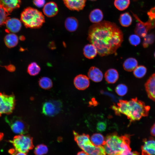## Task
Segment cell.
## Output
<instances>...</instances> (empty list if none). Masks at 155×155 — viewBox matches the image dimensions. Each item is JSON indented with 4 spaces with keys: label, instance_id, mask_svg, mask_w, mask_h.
Listing matches in <instances>:
<instances>
[{
    "label": "cell",
    "instance_id": "6da1fadb",
    "mask_svg": "<svg viewBox=\"0 0 155 155\" xmlns=\"http://www.w3.org/2000/svg\"><path fill=\"white\" fill-rule=\"evenodd\" d=\"M88 39L96 47L98 54L103 56L116 53L123 41V35L115 23L103 21L90 26Z\"/></svg>",
    "mask_w": 155,
    "mask_h": 155
},
{
    "label": "cell",
    "instance_id": "7a4b0ae2",
    "mask_svg": "<svg viewBox=\"0 0 155 155\" xmlns=\"http://www.w3.org/2000/svg\"><path fill=\"white\" fill-rule=\"evenodd\" d=\"M112 108L116 115L122 114L125 115L131 122L148 116L150 109L149 106L137 98L129 101L120 100L117 106L113 105Z\"/></svg>",
    "mask_w": 155,
    "mask_h": 155
},
{
    "label": "cell",
    "instance_id": "3957f363",
    "mask_svg": "<svg viewBox=\"0 0 155 155\" xmlns=\"http://www.w3.org/2000/svg\"><path fill=\"white\" fill-rule=\"evenodd\" d=\"M130 135L119 136L116 132L109 134L105 138L106 144L103 146L108 155L121 154L130 151Z\"/></svg>",
    "mask_w": 155,
    "mask_h": 155
},
{
    "label": "cell",
    "instance_id": "277c9868",
    "mask_svg": "<svg viewBox=\"0 0 155 155\" xmlns=\"http://www.w3.org/2000/svg\"><path fill=\"white\" fill-rule=\"evenodd\" d=\"M20 19L26 28H40L45 22L44 16L41 12L30 7H27L22 12Z\"/></svg>",
    "mask_w": 155,
    "mask_h": 155
},
{
    "label": "cell",
    "instance_id": "5b68a950",
    "mask_svg": "<svg viewBox=\"0 0 155 155\" xmlns=\"http://www.w3.org/2000/svg\"><path fill=\"white\" fill-rule=\"evenodd\" d=\"M73 134L74 140L79 147L89 155H106L104 146L94 145L88 135L84 133L80 135L74 131Z\"/></svg>",
    "mask_w": 155,
    "mask_h": 155
},
{
    "label": "cell",
    "instance_id": "8992f818",
    "mask_svg": "<svg viewBox=\"0 0 155 155\" xmlns=\"http://www.w3.org/2000/svg\"><path fill=\"white\" fill-rule=\"evenodd\" d=\"M9 141L12 144L17 152L26 153L34 147L32 138L29 135H19Z\"/></svg>",
    "mask_w": 155,
    "mask_h": 155
},
{
    "label": "cell",
    "instance_id": "52a82bcc",
    "mask_svg": "<svg viewBox=\"0 0 155 155\" xmlns=\"http://www.w3.org/2000/svg\"><path fill=\"white\" fill-rule=\"evenodd\" d=\"M15 105L14 94L8 95L0 92V117L3 114L9 115L12 113Z\"/></svg>",
    "mask_w": 155,
    "mask_h": 155
},
{
    "label": "cell",
    "instance_id": "ba28073f",
    "mask_svg": "<svg viewBox=\"0 0 155 155\" xmlns=\"http://www.w3.org/2000/svg\"><path fill=\"white\" fill-rule=\"evenodd\" d=\"M5 120L15 133L20 135L28 132L29 126L21 118L14 116L10 119L6 117Z\"/></svg>",
    "mask_w": 155,
    "mask_h": 155
},
{
    "label": "cell",
    "instance_id": "9c48e42d",
    "mask_svg": "<svg viewBox=\"0 0 155 155\" xmlns=\"http://www.w3.org/2000/svg\"><path fill=\"white\" fill-rule=\"evenodd\" d=\"M62 104L59 100H50L45 102L42 107V113L49 116H53L57 114L61 110Z\"/></svg>",
    "mask_w": 155,
    "mask_h": 155
},
{
    "label": "cell",
    "instance_id": "30bf717a",
    "mask_svg": "<svg viewBox=\"0 0 155 155\" xmlns=\"http://www.w3.org/2000/svg\"><path fill=\"white\" fill-rule=\"evenodd\" d=\"M141 149L142 155H155V140L145 139Z\"/></svg>",
    "mask_w": 155,
    "mask_h": 155
},
{
    "label": "cell",
    "instance_id": "8fae6325",
    "mask_svg": "<svg viewBox=\"0 0 155 155\" xmlns=\"http://www.w3.org/2000/svg\"><path fill=\"white\" fill-rule=\"evenodd\" d=\"M21 0H0V7L10 13L13 10L19 8Z\"/></svg>",
    "mask_w": 155,
    "mask_h": 155
},
{
    "label": "cell",
    "instance_id": "7c38bea8",
    "mask_svg": "<svg viewBox=\"0 0 155 155\" xmlns=\"http://www.w3.org/2000/svg\"><path fill=\"white\" fill-rule=\"evenodd\" d=\"M73 83L75 87L79 90H84L88 88L90 84L89 78L86 75L80 74L74 79Z\"/></svg>",
    "mask_w": 155,
    "mask_h": 155
},
{
    "label": "cell",
    "instance_id": "4fadbf2b",
    "mask_svg": "<svg viewBox=\"0 0 155 155\" xmlns=\"http://www.w3.org/2000/svg\"><path fill=\"white\" fill-rule=\"evenodd\" d=\"M21 21L16 18H9L7 20L5 24L8 32L15 33L18 32L22 27Z\"/></svg>",
    "mask_w": 155,
    "mask_h": 155
},
{
    "label": "cell",
    "instance_id": "5bb4252c",
    "mask_svg": "<svg viewBox=\"0 0 155 155\" xmlns=\"http://www.w3.org/2000/svg\"><path fill=\"white\" fill-rule=\"evenodd\" d=\"M145 86L148 97L155 101V73L149 78Z\"/></svg>",
    "mask_w": 155,
    "mask_h": 155
},
{
    "label": "cell",
    "instance_id": "9a60e30c",
    "mask_svg": "<svg viewBox=\"0 0 155 155\" xmlns=\"http://www.w3.org/2000/svg\"><path fill=\"white\" fill-rule=\"evenodd\" d=\"M66 6L72 10L80 11L83 9L86 0H63Z\"/></svg>",
    "mask_w": 155,
    "mask_h": 155
},
{
    "label": "cell",
    "instance_id": "2e32d148",
    "mask_svg": "<svg viewBox=\"0 0 155 155\" xmlns=\"http://www.w3.org/2000/svg\"><path fill=\"white\" fill-rule=\"evenodd\" d=\"M43 7V13L48 17L54 16L58 13V7L56 4L53 2H49L45 4Z\"/></svg>",
    "mask_w": 155,
    "mask_h": 155
},
{
    "label": "cell",
    "instance_id": "e0dca14e",
    "mask_svg": "<svg viewBox=\"0 0 155 155\" xmlns=\"http://www.w3.org/2000/svg\"><path fill=\"white\" fill-rule=\"evenodd\" d=\"M88 75L89 79L96 82L101 81L103 78V74L101 71L94 66H92L90 68Z\"/></svg>",
    "mask_w": 155,
    "mask_h": 155
},
{
    "label": "cell",
    "instance_id": "ac0fdd59",
    "mask_svg": "<svg viewBox=\"0 0 155 155\" xmlns=\"http://www.w3.org/2000/svg\"><path fill=\"white\" fill-rule=\"evenodd\" d=\"M83 51L85 57L90 59L94 58L98 53L96 47L91 43L86 45L84 48Z\"/></svg>",
    "mask_w": 155,
    "mask_h": 155
},
{
    "label": "cell",
    "instance_id": "d6986e66",
    "mask_svg": "<svg viewBox=\"0 0 155 155\" xmlns=\"http://www.w3.org/2000/svg\"><path fill=\"white\" fill-rule=\"evenodd\" d=\"M119 76V74L117 71L113 68L108 69L104 74L105 80L109 84H114L118 80Z\"/></svg>",
    "mask_w": 155,
    "mask_h": 155
},
{
    "label": "cell",
    "instance_id": "ffe728a7",
    "mask_svg": "<svg viewBox=\"0 0 155 155\" xmlns=\"http://www.w3.org/2000/svg\"><path fill=\"white\" fill-rule=\"evenodd\" d=\"M103 18V13L102 11L98 9L93 10L89 15V19L92 23L97 24L102 21Z\"/></svg>",
    "mask_w": 155,
    "mask_h": 155
},
{
    "label": "cell",
    "instance_id": "44dd1931",
    "mask_svg": "<svg viewBox=\"0 0 155 155\" xmlns=\"http://www.w3.org/2000/svg\"><path fill=\"white\" fill-rule=\"evenodd\" d=\"M77 20L75 17L67 18L65 20V26L66 29L70 32H73L77 29L78 23Z\"/></svg>",
    "mask_w": 155,
    "mask_h": 155
},
{
    "label": "cell",
    "instance_id": "7402d4cb",
    "mask_svg": "<svg viewBox=\"0 0 155 155\" xmlns=\"http://www.w3.org/2000/svg\"><path fill=\"white\" fill-rule=\"evenodd\" d=\"M4 41L6 45L9 48L13 47L17 45L18 41V36L14 33L8 34L5 36Z\"/></svg>",
    "mask_w": 155,
    "mask_h": 155
},
{
    "label": "cell",
    "instance_id": "603a6c76",
    "mask_svg": "<svg viewBox=\"0 0 155 155\" xmlns=\"http://www.w3.org/2000/svg\"><path fill=\"white\" fill-rule=\"evenodd\" d=\"M138 63L135 58L131 57L127 59L124 61L123 67L124 69L128 71H131L137 66Z\"/></svg>",
    "mask_w": 155,
    "mask_h": 155
},
{
    "label": "cell",
    "instance_id": "cb8c5ba5",
    "mask_svg": "<svg viewBox=\"0 0 155 155\" xmlns=\"http://www.w3.org/2000/svg\"><path fill=\"white\" fill-rule=\"evenodd\" d=\"M90 138L92 142L96 146H103L106 144L105 139L100 133H94Z\"/></svg>",
    "mask_w": 155,
    "mask_h": 155
},
{
    "label": "cell",
    "instance_id": "d4e9b609",
    "mask_svg": "<svg viewBox=\"0 0 155 155\" xmlns=\"http://www.w3.org/2000/svg\"><path fill=\"white\" fill-rule=\"evenodd\" d=\"M136 18L138 20L139 22L136 25L135 32L136 34L142 37H145L146 35L148 30L143 24L142 21L140 20L138 18L135 16Z\"/></svg>",
    "mask_w": 155,
    "mask_h": 155
},
{
    "label": "cell",
    "instance_id": "484cf974",
    "mask_svg": "<svg viewBox=\"0 0 155 155\" xmlns=\"http://www.w3.org/2000/svg\"><path fill=\"white\" fill-rule=\"evenodd\" d=\"M119 22L122 26L127 27L131 24L132 22V18L128 13L125 12L120 15L119 18Z\"/></svg>",
    "mask_w": 155,
    "mask_h": 155
},
{
    "label": "cell",
    "instance_id": "4316f807",
    "mask_svg": "<svg viewBox=\"0 0 155 155\" xmlns=\"http://www.w3.org/2000/svg\"><path fill=\"white\" fill-rule=\"evenodd\" d=\"M40 87L44 89H48L53 86V82L51 79L48 77H44L40 78L38 81Z\"/></svg>",
    "mask_w": 155,
    "mask_h": 155
},
{
    "label": "cell",
    "instance_id": "83f0119b",
    "mask_svg": "<svg viewBox=\"0 0 155 155\" xmlns=\"http://www.w3.org/2000/svg\"><path fill=\"white\" fill-rule=\"evenodd\" d=\"M27 71L30 75L35 76L40 72V68L36 63L32 62L28 65Z\"/></svg>",
    "mask_w": 155,
    "mask_h": 155
},
{
    "label": "cell",
    "instance_id": "f1b7e54d",
    "mask_svg": "<svg viewBox=\"0 0 155 155\" xmlns=\"http://www.w3.org/2000/svg\"><path fill=\"white\" fill-rule=\"evenodd\" d=\"M130 3V0H115L114 1V6L120 11H123L127 9Z\"/></svg>",
    "mask_w": 155,
    "mask_h": 155
},
{
    "label": "cell",
    "instance_id": "f546056e",
    "mask_svg": "<svg viewBox=\"0 0 155 155\" xmlns=\"http://www.w3.org/2000/svg\"><path fill=\"white\" fill-rule=\"evenodd\" d=\"M48 149L46 145L41 144L37 145L35 148L34 153L35 155H43L47 153Z\"/></svg>",
    "mask_w": 155,
    "mask_h": 155
},
{
    "label": "cell",
    "instance_id": "4dcf8cb0",
    "mask_svg": "<svg viewBox=\"0 0 155 155\" xmlns=\"http://www.w3.org/2000/svg\"><path fill=\"white\" fill-rule=\"evenodd\" d=\"M146 69L143 66H137L133 71L134 76L137 78H141L144 77L146 72Z\"/></svg>",
    "mask_w": 155,
    "mask_h": 155
},
{
    "label": "cell",
    "instance_id": "1f68e13d",
    "mask_svg": "<svg viewBox=\"0 0 155 155\" xmlns=\"http://www.w3.org/2000/svg\"><path fill=\"white\" fill-rule=\"evenodd\" d=\"M115 91L119 96H123L125 95L127 91V86L124 84H120L116 87Z\"/></svg>",
    "mask_w": 155,
    "mask_h": 155
},
{
    "label": "cell",
    "instance_id": "d6a6232c",
    "mask_svg": "<svg viewBox=\"0 0 155 155\" xmlns=\"http://www.w3.org/2000/svg\"><path fill=\"white\" fill-rule=\"evenodd\" d=\"M9 13L0 7V26L5 24L7 20L9 18Z\"/></svg>",
    "mask_w": 155,
    "mask_h": 155
},
{
    "label": "cell",
    "instance_id": "836d02e7",
    "mask_svg": "<svg viewBox=\"0 0 155 155\" xmlns=\"http://www.w3.org/2000/svg\"><path fill=\"white\" fill-rule=\"evenodd\" d=\"M129 40L131 44L135 46L138 45L140 42V36L136 34L131 35L129 37Z\"/></svg>",
    "mask_w": 155,
    "mask_h": 155
},
{
    "label": "cell",
    "instance_id": "e575fe53",
    "mask_svg": "<svg viewBox=\"0 0 155 155\" xmlns=\"http://www.w3.org/2000/svg\"><path fill=\"white\" fill-rule=\"evenodd\" d=\"M107 127V123L105 121H99L96 125V129L97 130L101 132L105 131Z\"/></svg>",
    "mask_w": 155,
    "mask_h": 155
},
{
    "label": "cell",
    "instance_id": "d590c367",
    "mask_svg": "<svg viewBox=\"0 0 155 155\" xmlns=\"http://www.w3.org/2000/svg\"><path fill=\"white\" fill-rule=\"evenodd\" d=\"M154 36L153 35L150 34L146 36L144 39L143 43V46L145 47H147L149 44L152 43L154 41Z\"/></svg>",
    "mask_w": 155,
    "mask_h": 155
},
{
    "label": "cell",
    "instance_id": "8d00e7d4",
    "mask_svg": "<svg viewBox=\"0 0 155 155\" xmlns=\"http://www.w3.org/2000/svg\"><path fill=\"white\" fill-rule=\"evenodd\" d=\"M45 0H34L33 3L37 7H41L45 5Z\"/></svg>",
    "mask_w": 155,
    "mask_h": 155
},
{
    "label": "cell",
    "instance_id": "74e56055",
    "mask_svg": "<svg viewBox=\"0 0 155 155\" xmlns=\"http://www.w3.org/2000/svg\"><path fill=\"white\" fill-rule=\"evenodd\" d=\"M119 154L120 155H140L139 153L137 152H131V151Z\"/></svg>",
    "mask_w": 155,
    "mask_h": 155
},
{
    "label": "cell",
    "instance_id": "f35d334b",
    "mask_svg": "<svg viewBox=\"0 0 155 155\" xmlns=\"http://www.w3.org/2000/svg\"><path fill=\"white\" fill-rule=\"evenodd\" d=\"M150 133L152 135L155 136V123L153 125L151 128Z\"/></svg>",
    "mask_w": 155,
    "mask_h": 155
},
{
    "label": "cell",
    "instance_id": "ab89813d",
    "mask_svg": "<svg viewBox=\"0 0 155 155\" xmlns=\"http://www.w3.org/2000/svg\"><path fill=\"white\" fill-rule=\"evenodd\" d=\"M12 155H27V154L25 153L16 151L13 153Z\"/></svg>",
    "mask_w": 155,
    "mask_h": 155
},
{
    "label": "cell",
    "instance_id": "60d3db41",
    "mask_svg": "<svg viewBox=\"0 0 155 155\" xmlns=\"http://www.w3.org/2000/svg\"><path fill=\"white\" fill-rule=\"evenodd\" d=\"M77 155H89L88 153L84 151H82L78 152Z\"/></svg>",
    "mask_w": 155,
    "mask_h": 155
},
{
    "label": "cell",
    "instance_id": "b9f144b4",
    "mask_svg": "<svg viewBox=\"0 0 155 155\" xmlns=\"http://www.w3.org/2000/svg\"><path fill=\"white\" fill-rule=\"evenodd\" d=\"M4 136V134L3 133L0 132V141L2 140Z\"/></svg>",
    "mask_w": 155,
    "mask_h": 155
},
{
    "label": "cell",
    "instance_id": "7bdbcfd3",
    "mask_svg": "<svg viewBox=\"0 0 155 155\" xmlns=\"http://www.w3.org/2000/svg\"><path fill=\"white\" fill-rule=\"evenodd\" d=\"M89 0L94 1H95L96 0Z\"/></svg>",
    "mask_w": 155,
    "mask_h": 155
},
{
    "label": "cell",
    "instance_id": "ee69618b",
    "mask_svg": "<svg viewBox=\"0 0 155 155\" xmlns=\"http://www.w3.org/2000/svg\"><path fill=\"white\" fill-rule=\"evenodd\" d=\"M154 57H155V52L154 54Z\"/></svg>",
    "mask_w": 155,
    "mask_h": 155
},
{
    "label": "cell",
    "instance_id": "f6af8a7d",
    "mask_svg": "<svg viewBox=\"0 0 155 155\" xmlns=\"http://www.w3.org/2000/svg\"><path fill=\"white\" fill-rule=\"evenodd\" d=\"M115 155H120L119 154H118Z\"/></svg>",
    "mask_w": 155,
    "mask_h": 155
}]
</instances>
